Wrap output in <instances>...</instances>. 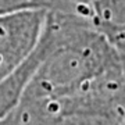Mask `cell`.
Segmentation results:
<instances>
[{"label":"cell","mask_w":125,"mask_h":125,"mask_svg":"<svg viewBox=\"0 0 125 125\" xmlns=\"http://www.w3.org/2000/svg\"><path fill=\"white\" fill-rule=\"evenodd\" d=\"M50 43L21 102L60 97L92 86L122 68L124 60L93 28L68 24L49 11ZM20 102V103H21Z\"/></svg>","instance_id":"1"},{"label":"cell","mask_w":125,"mask_h":125,"mask_svg":"<svg viewBox=\"0 0 125 125\" xmlns=\"http://www.w3.org/2000/svg\"><path fill=\"white\" fill-rule=\"evenodd\" d=\"M20 125H122L124 65L92 86L71 94L18 104Z\"/></svg>","instance_id":"2"},{"label":"cell","mask_w":125,"mask_h":125,"mask_svg":"<svg viewBox=\"0 0 125 125\" xmlns=\"http://www.w3.org/2000/svg\"><path fill=\"white\" fill-rule=\"evenodd\" d=\"M49 11L0 14V81L33 52L45 31Z\"/></svg>","instance_id":"3"},{"label":"cell","mask_w":125,"mask_h":125,"mask_svg":"<svg viewBox=\"0 0 125 125\" xmlns=\"http://www.w3.org/2000/svg\"><path fill=\"white\" fill-rule=\"evenodd\" d=\"M85 17L90 27L125 60V0H94Z\"/></svg>","instance_id":"4"},{"label":"cell","mask_w":125,"mask_h":125,"mask_svg":"<svg viewBox=\"0 0 125 125\" xmlns=\"http://www.w3.org/2000/svg\"><path fill=\"white\" fill-rule=\"evenodd\" d=\"M67 0H0V14L21 11H61L60 6Z\"/></svg>","instance_id":"5"},{"label":"cell","mask_w":125,"mask_h":125,"mask_svg":"<svg viewBox=\"0 0 125 125\" xmlns=\"http://www.w3.org/2000/svg\"><path fill=\"white\" fill-rule=\"evenodd\" d=\"M0 125H20V111L18 107L0 118Z\"/></svg>","instance_id":"6"},{"label":"cell","mask_w":125,"mask_h":125,"mask_svg":"<svg viewBox=\"0 0 125 125\" xmlns=\"http://www.w3.org/2000/svg\"><path fill=\"white\" fill-rule=\"evenodd\" d=\"M93 1L94 0H67V3L74 6L81 15H86V10Z\"/></svg>","instance_id":"7"},{"label":"cell","mask_w":125,"mask_h":125,"mask_svg":"<svg viewBox=\"0 0 125 125\" xmlns=\"http://www.w3.org/2000/svg\"><path fill=\"white\" fill-rule=\"evenodd\" d=\"M124 82H125V61H124Z\"/></svg>","instance_id":"8"},{"label":"cell","mask_w":125,"mask_h":125,"mask_svg":"<svg viewBox=\"0 0 125 125\" xmlns=\"http://www.w3.org/2000/svg\"><path fill=\"white\" fill-rule=\"evenodd\" d=\"M122 125H125V122H124V124H122Z\"/></svg>","instance_id":"9"},{"label":"cell","mask_w":125,"mask_h":125,"mask_svg":"<svg viewBox=\"0 0 125 125\" xmlns=\"http://www.w3.org/2000/svg\"><path fill=\"white\" fill-rule=\"evenodd\" d=\"M124 61H125V60H124Z\"/></svg>","instance_id":"10"}]
</instances>
